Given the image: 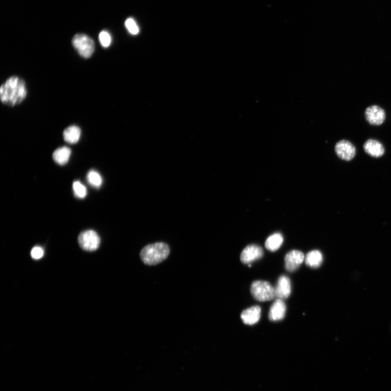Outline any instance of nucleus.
<instances>
[{"label": "nucleus", "mask_w": 391, "mask_h": 391, "mask_svg": "<svg viewBox=\"0 0 391 391\" xmlns=\"http://www.w3.org/2000/svg\"><path fill=\"white\" fill-rule=\"evenodd\" d=\"M27 90L25 81L18 76L7 79L0 88V98L4 105L14 107L26 98Z\"/></svg>", "instance_id": "obj_1"}, {"label": "nucleus", "mask_w": 391, "mask_h": 391, "mask_svg": "<svg viewBox=\"0 0 391 391\" xmlns=\"http://www.w3.org/2000/svg\"><path fill=\"white\" fill-rule=\"evenodd\" d=\"M170 253V248L166 243L157 242L144 247L140 253V259L149 266L157 265L165 260Z\"/></svg>", "instance_id": "obj_2"}, {"label": "nucleus", "mask_w": 391, "mask_h": 391, "mask_svg": "<svg viewBox=\"0 0 391 391\" xmlns=\"http://www.w3.org/2000/svg\"><path fill=\"white\" fill-rule=\"evenodd\" d=\"M253 298L259 301H269L275 298V289L270 283L262 280L254 282L250 287Z\"/></svg>", "instance_id": "obj_3"}, {"label": "nucleus", "mask_w": 391, "mask_h": 391, "mask_svg": "<svg viewBox=\"0 0 391 391\" xmlns=\"http://www.w3.org/2000/svg\"><path fill=\"white\" fill-rule=\"evenodd\" d=\"M72 44L79 55L83 58H90L94 53L95 42L86 34H76L73 36Z\"/></svg>", "instance_id": "obj_4"}, {"label": "nucleus", "mask_w": 391, "mask_h": 391, "mask_svg": "<svg viewBox=\"0 0 391 391\" xmlns=\"http://www.w3.org/2000/svg\"><path fill=\"white\" fill-rule=\"evenodd\" d=\"M78 243L81 248L86 251L93 252L97 250L100 245V238L94 231L88 230L81 233L78 237Z\"/></svg>", "instance_id": "obj_5"}, {"label": "nucleus", "mask_w": 391, "mask_h": 391, "mask_svg": "<svg viewBox=\"0 0 391 391\" xmlns=\"http://www.w3.org/2000/svg\"><path fill=\"white\" fill-rule=\"evenodd\" d=\"M365 115L367 121L373 126H380L386 119L385 110L378 105L367 107Z\"/></svg>", "instance_id": "obj_6"}, {"label": "nucleus", "mask_w": 391, "mask_h": 391, "mask_svg": "<svg viewBox=\"0 0 391 391\" xmlns=\"http://www.w3.org/2000/svg\"><path fill=\"white\" fill-rule=\"evenodd\" d=\"M335 150L337 156L343 160L350 161L356 156V147L348 140H342L338 142L335 145Z\"/></svg>", "instance_id": "obj_7"}, {"label": "nucleus", "mask_w": 391, "mask_h": 391, "mask_svg": "<svg viewBox=\"0 0 391 391\" xmlns=\"http://www.w3.org/2000/svg\"><path fill=\"white\" fill-rule=\"evenodd\" d=\"M305 255L299 250H293L285 257V267L286 271L293 272L298 270L305 260Z\"/></svg>", "instance_id": "obj_8"}, {"label": "nucleus", "mask_w": 391, "mask_h": 391, "mask_svg": "<svg viewBox=\"0 0 391 391\" xmlns=\"http://www.w3.org/2000/svg\"><path fill=\"white\" fill-rule=\"evenodd\" d=\"M264 254L262 247L255 245L247 246L241 254L240 259L242 263L248 264L261 259Z\"/></svg>", "instance_id": "obj_9"}, {"label": "nucleus", "mask_w": 391, "mask_h": 391, "mask_svg": "<svg viewBox=\"0 0 391 391\" xmlns=\"http://www.w3.org/2000/svg\"><path fill=\"white\" fill-rule=\"evenodd\" d=\"M275 289V297L279 299H286L291 292V282L289 277L282 276L279 277Z\"/></svg>", "instance_id": "obj_10"}, {"label": "nucleus", "mask_w": 391, "mask_h": 391, "mask_svg": "<svg viewBox=\"0 0 391 391\" xmlns=\"http://www.w3.org/2000/svg\"><path fill=\"white\" fill-rule=\"evenodd\" d=\"M286 311V307L284 301L277 299L270 308L269 320L271 321L282 320L285 316Z\"/></svg>", "instance_id": "obj_11"}, {"label": "nucleus", "mask_w": 391, "mask_h": 391, "mask_svg": "<svg viewBox=\"0 0 391 391\" xmlns=\"http://www.w3.org/2000/svg\"><path fill=\"white\" fill-rule=\"evenodd\" d=\"M261 311V308L259 306L250 307L242 312L241 319L247 325H253L260 320Z\"/></svg>", "instance_id": "obj_12"}, {"label": "nucleus", "mask_w": 391, "mask_h": 391, "mask_svg": "<svg viewBox=\"0 0 391 391\" xmlns=\"http://www.w3.org/2000/svg\"><path fill=\"white\" fill-rule=\"evenodd\" d=\"M364 149L368 154L375 158L382 156L385 153L384 147L378 140L375 139L367 140L364 144Z\"/></svg>", "instance_id": "obj_13"}, {"label": "nucleus", "mask_w": 391, "mask_h": 391, "mask_svg": "<svg viewBox=\"0 0 391 391\" xmlns=\"http://www.w3.org/2000/svg\"><path fill=\"white\" fill-rule=\"evenodd\" d=\"M81 136L80 128L75 125H72L66 128L63 132V138L66 143L73 144L77 143Z\"/></svg>", "instance_id": "obj_14"}, {"label": "nucleus", "mask_w": 391, "mask_h": 391, "mask_svg": "<svg viewBox=\"0 0 391 391\" xmlns=\"http://www.w3.org/2000/svg\"><path fill=\"white\" fill-rule=\"evenodd\" d=\"M71 154V151L69 147H60L54 152L53 159L58 164L64 165L69 161Z\"/></svg>", "instance_id": "obj_15"}, {"label": "nucleus", "mask_w": 391, "mask_h": 391, "mask_svg": "<svg viewBox=\"0 0 391 391\" xmlns=\"http://www.w3.org/2000/svg\"><path fill=\"white\" fill-rule=\"evenodd\" d=\"M323 262V255L319 250H314L309 252L306 257V263L308 267L316 269L320 267Z\"/></svg>", "instance_id": "obj_16"}, {"label": "nucleus", "mask_w": 391, "mask_h": 391, "mask_svg": "<svg viewBox=\"0 0 391 391\" xmlns=\"http://www.w3.org/2000/svg\"><path fill=\"white\" fill-rule=\"evenodd\" d=\"M283 237L281 234L275 233L270 236L265 242V247L270 251L275 252L283 244Z\"/></svg>", "instance_id": "obj_17"}, {"label": "nucleus", "mask_w": 391, "mask_h": 391, "mask_svg": "<svg viewBox=\"0 0 391 391\" xmlns=\"http://www.w3.org/2000/svg\"><path fill=\"white\" fill-rule=\"evenodd\" d=\"M87 180L92 186L97 188L101 186L103 182L101 175L95 170H91L88 172Z\"/></svg>", "instance_id": "obj_18"}, {"label": "nucleus", "mask_w": 391, "mask_h": 391, "mask_svg": "<svg viewBox=\"0 0 391 391\" xmlns=\"http://www.w3.org/2000/svg\"><path fill=\"white\" fill-rule=\"evenodd\" d=\"M73 189L75 195L79 198H84L86 196V188L79 181L73 182Z\"/></svg>", "instance_id": "obj_19"}, {"label": "nucleus", "mask_w": 391, "mask_h": 391, "mask_svg": "<svg viewBox=\"0 0 391 391\" xmlns=\"http://www.w3.org/2000/svg\"><path fill=\"white\" fill-rule=\"evenodd\" d=\"M100 42L103 48H108L112 42V38L110 34L106 31L101 32L99 36Z\"/></svg>", "instance_id": "obj_20"}, {"label": "nucleus", "mask_w": 391, "mask_h": 391, "mask_svg": "<svg viewBox=\"0 0 391 391\" xmlns=\"http://www.w3.org/2000/svg\"><path fill=\"white\" fill-rule=\"evenodd\" d=\"M125 26L129 32L132 34L136 35L139 32V29L136 22L134 19L129 18L125 22Z\"/></svg>", "instance_id": "obj_21"}, {"label": "nucleus", "mask_w": 391, "mask_h": 391, "mask_svg": "<svg viewBox=\"0 0 391 391\" xmlns=\"http://www.w3.org/2000/svg\"><path fill=\"white\" fill-rule=\"evenodd\" d=\"M44 254L43 249L39 246L34 247L31 250V256L34 259H41Z\"/></svg>", "instance_id": "obj_22"}, {"label": "nucleus", "mask_w": 391, "mask_h": 391, "mask_svg": "<svg viewBox=\"0 0 391 391\" xmlns=\"http://www.w3.org/2000/svg\"><path fill=\"white\" fill-rule=\"evenodd\" d=\"M248 267H249V268H251V265H248Z\"/></svg>", "instance_id": "obj_23"}]
</instances>
